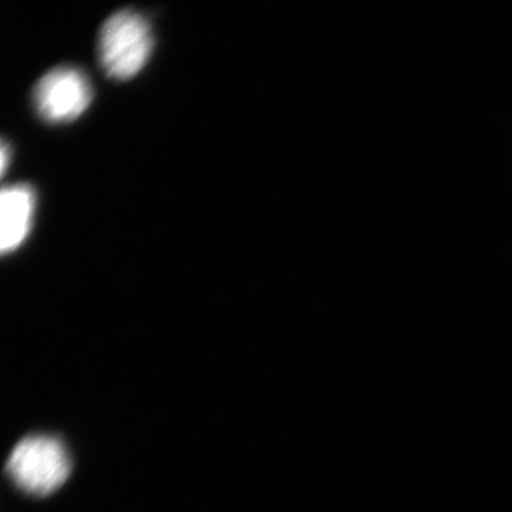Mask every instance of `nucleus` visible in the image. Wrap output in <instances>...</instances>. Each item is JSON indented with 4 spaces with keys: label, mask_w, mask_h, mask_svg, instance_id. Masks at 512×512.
<instances>
[{
    "label": "nucleus",
    "mask_w": 512,
    "mask_h": 512,
    "mask_svg": "<svg viewBox=\"0 0 512 512\" xmlns=\"http://www.w3.org/2000/svg\"><path fill=\"white\" fill-rule=\"evenodd\" d=\"M93 101V86L83 70L60 66L37 82L33 103L46 123L64 124L79 119Z\"/></svg>",
    "instance_id": "nucleus-3"
},
{
    "label": "nucleus",
    "mask_w": 512,
    "mask_h": 512,
    "mask_svg": "<svg viewBox=\"0 0 512 512\" xmlns=\"http://www.w3.org/2000/svg\"><path fill=\"white\" fill-rule=\"evenodd\" d=\"M154 49L150 23L136 10H120L104 22L99 36V59L107 76L133 79L146 67Z\"/></svg>",
    "instance_id": "nucleus-1"
},
{
    "label": "nucleus",
    "mask_w": 512,
    "mask_h": 512,
    "mask_svg": "<svg viewBox=\"0 0 512 512\" xmlns=\"http://www.w3.org/2000/svg\"><path fill=\"white\" fill-rule=\"evenodd\" d=\"M9 163V146L6 144V141H3L2 144V173L5 174L6 170H8Z\"/></svg>",
    "instance_id": "nucleus-5"
},
{
    "label": "nucleus",
    "mask_w": 512,
    "mask_h": 512,
    "mask_svg": "<svg viewBox=\"0 0 512 512\" xmlns=\"http://www.w3.org/2000/svg\"><path fill=\"white\" fill-rule=\"evenodd\" d=\"M6 470L20 490L45 497L66 483L72 461L62 441L40 434L19 441L10 453Z\"/></svg>",
    "instance_id": "nucleus-2"
},
{
    "label": "nucleus",
    "mask_w": 512,
    "mask_h": 512,
    "mask_svg": "<svg viewBox=\"0 0 512 512\" xmlns=\"http://www.w3.org/2000/svg\"><path fill=\"white\" fill-rule=\"evenodd\" d=\"M36 208V192L28 184L10 185L0 195L2 254H12L26 241L33 225Z\"/></svg>",
    "instance_id": "nucleus-4"
}]
</instances>
